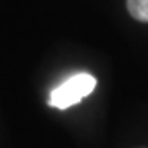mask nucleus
Masks as SVG:
<instances>
[{
    "instance_id": "2",
    "label": "nucleus",
    "mask_w": 148,
    "mask_h": 148,
    "mask_svg": "<svg viewBox=\"0 0 148 148\" xmlns=\"http://www.w3.org/2000/svg\"><path fill=\"white\" fill-rule=\"evenodd\" d=\"M127 9L132 18L148 22V0H127Z\"/></svg>"
},
{
    "instance_id": "1",
    "label": "nucleus",
    "mask_w": 148,
    "mask_h": 148,
    "mask_svg": "<svg viewBox=\"0 0 148 148\" xmlns=\"http://www.w3.org/2000/svg\"><path fill=\"white\" fill-rule=\"evenodd\" d=\"M95 88H97V79L93 75H89V73H77V75L66 79L56 89H52L48 105L61 109V111L68 109L71 105L79 103L82 98H86L89 93H93Z\"/></svg>"
}]
</instances>
